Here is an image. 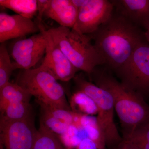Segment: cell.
<instances>
[{"label":"cell","mask_w":149,"mask_h":149,"mask_svg":"<svg viewBox=\"0 0 149 149\" xmlns=\"http://www.w3.org/2000/svg\"><path fill=\"white\" fill-rule=\"evenodd\" d=\"M105 65L115 70L126 62L140 43L144 31L114 10L110 18L90 35Z\"/></svg>","instance_id":"obj_1"},{"label":"cell","mask_w":149,"mask_h":149,"mask_svg":"<svg viewBox=\"0 0 149 149\" xmlns=\"http://www.w3.org/2000/svg\"><path fill=\"white\" fill-rule=\"evenodd\" d=\"M93 75L96 85L108 91L124 132V138L149 122V107L139 93L118 82L105 69L95 68Z\"/></svg>","instance_id":"obj_2"},{"label":"cell","mask_w":149,"mask_h":149,"mask_svg":"<svg viewBox=\"0 0 149 149\" xmlns=\"http://www.w3.org/2000/svg\"><path fill=\"white\" fill-rule=\"evenodd\" d=\"M55 43L77 69L91 75L96 68L105 65L90 35L80 34L68 27H52L47 29Z\"/></svg>","instance_id":"obj_3"},{"label":"cell","mask_w":149,"mask_h":149,"mask_svg":"<svg viewBox=\"0 0 149 149\" xmlns=\"http://www.w3.org/2000/svg\"><path fill=\"white\" fill-rule=\"evenodd\" d=\"M16 83L35 97L39 104L72 111L63 87L49 70L41 65L21 70Z\"/></svg>","instance_id":"obj_4"},{"label":"cell","mask_w":149,"mask_h":149,"mask_svg":"<svg viewBox=\"0 0 149 149\" xmlns=\"http://www.w3.org/2000/svg\"><path fill=\"white\" fill-rule=\"evenodd\" d=\"M77 90L85 93L95 103L98 109L97 118L105 137L107 147L116 148L123 141L118 133L114 119L113 99L110 93L90 82L82 76L76 74L73 78Z\"/></svg>","instance_id":"obj_5"},{"label":"cell","mask_w":149,"mask_h":149,"mask_svg":"<svg viewBox=\"0 0 149 149\" xmlns=\"http://www.w3.org/2000/svg\"><path fill=\"white\" fill-rule=\"evenodd\" d=\"M114 71L126 87L142 95L149 94V45L146 40L140 43L126 62Z\"/></svg>","instance_id":"obj_6"},{"label":"cell","mask_w":149,"mask_h":149,"mask_svg":"<svg viewBox=\"0 0 149 149\" xmlns=\"http://www.w3.org/2000/svg\"><path fill=\"white\" fill-rule=\"evenodd\" d=\"M40 30L28 38L17 39L11 44L8 51L15 70L32 69L45 54L46 37Z\"/></svg>","instance_id":"obj_7"},{"label":"cell","mask_w":149,"mask_h":149,"mask_svg":"<svg viewBox=\"0 0 149 149\" xmlns=\"http://www.w3.org/2000/svg\"><path fill=\"white\" fill-rule=\"evenodd\" d=\"M37 130L31 116L22 120L0 119V149H32Z\"/></svg>","instance_id":"obj_8"},{"label":"cell","mask_w":149,"mask_h":149,"mask_svg":"<svg viewBox=\"0 0 149 149\" xmlns=\"http://www.w3.org/2000/svg\"><path fill=\"white\" fill-rule=\"evenodd\" d=\"M114 10L111 1L88 0L78 9L77 20L72 29L80 34L91 35L110 18Z\"/></svg>","instance_id":"obj_9"},{"label":"cell","mask_w":149,"mask_h":149,"mask_svg":"<svg viewBox=\"0 0 149 149\" xmlns=\"http://www.w3.org/2000/svg\"><path fill=\"white\" fill-rule=\"evenodd\" d=\"M46 39L45 56L41 66L50 71L58 80L68 82L73 79L78 71L63 52L54 42L42 23L38 24Z\"/></svg>","instance_id":"obj_10"},{"label":"cell","mask_w":149,"mask_h":149,"mask_svg":"<svg viewBox=\"0 0 149 149\" xmlns=\"http://www.w3.org/2000/svg\"><path fill=\"white\" fill-rule=\"evenodd\" d=\"M40 32L39 25L32 19L18 14L0 13V42L12 39L22 38L27 35Z\"/></svg>","instance_id":"obj_11"},{"label":"cell","mask_w":149,"mask_h":149,"mask_svg":"<svg viewBox=\"0 0 149 149\" xmlns=\"http://www.w3.org/2000/svg\"><path fill=\"white\" fill-rule=\"evenodd\" d=\"M111 1L116 12L136 26L144 29L149 22V0Z\"/></svg>","instance_id":"obj_12"},{"label":"cell","mask_w":149,"mask_h":149,"mask_svg":"<svg viewBox=\"0 0 149 149\" xmlns=\"http://www.w3.org/2000/svg\"><path fill=\"white\" fill-rule=\"evenodd\" d=\"M78 12L72 0H49L44 16L56 21L60 26L72 29Z\"/></svg>","instance_id":"obj_13"},{"label":"cell","mask_w":149,"mask_h":149,"mask_svg":"<svg viewBox=\"0 0 149 149\" xmlns=\"http://www.w3.org/2000/svg\"><path fill=\"white\" fill-rule=\"evenodd\" d=\"M32 96L20 85L8 82L0 88V110L11 103H29Z\"/></svg>","instance_id":"obj_14"},{"label":"cell","mask_w":149,"mask_h":149,"mask_svg":"<svg viewBox=\"0 0 149 149\" xmlns=\"http://www.w3.org/2000/svg\"><path fill=\"white\" fill-rule=\"evenodd\" d=\"M80 123L88 139L95 143L98 149H105V137L97 117L81 114Z\"/></svg>","instance_id":"obj_15"},{"label":"cell","mask_w":149,"mask_h":149,"mask_svg":"<svg viewBox=\"0 0 149 149\" xmlns=\"http://www.w3.org/2000/svg\"><path fill=\"white\" fill-rule=\"evenodd\" d=\"M70 107L72 111L80 114L91 116L97 115V108L94 101L79 90H77L71 96Z\"/></svg>","instance_id":"obj_16"},{"label":"cell","mask_w":149,"mask_h":149,"mask_svg":"<svg viewBox=\"0 0 149 149\" xmlns=\"http://www.w3.org/2000/svg\"><path fill=\"white\" fill-rule=\"evenodd\" d=\"M0 5L30 19L37 13L36 0H0Z\"/></svg>","instance_id":"obj_17"},{"label":"cell","mask_w":149,"mask_h":149,"mask_svg":"<svg viewBox=\"0 0 149 149\" xmlns=\"http://www.w3.org/2000/svg\"><path fill=\"white\" fill-rule=\"evenodd\" d=\"M59 139L40 123L32 149H64Z\"/></svg>","instance_id":"obj_18"},{"label":"cell","mask_w":149,"mask_h":149,"mask_svg":"<svg viewBox=\"0 0 149 149\" xmlns=\"http://www.w3.org/2000/svg\"><path fill=\"white\" fill-rule=\"evenodd\" d=\"M1 111V118L8 120H22L30 117L31 107L29 103H11Z\"/></svg>","instance_id":"obj_19"},{"label":"cell","mask_w":149,"mask_h":149,"mask_svg":"<svg viewBox=\"0 0 149 149\" xmlns=\"http://www.w3.org/2000/svg\"><path fill=\"white\" fill-rule=\"evenodd\" d=\"M15 70L11 57L5 43L0 45V88L7 83Z\"/></svg>","instance_id":"obj_20"},{"label":"cell","mask_w":149,"mask_h":149,"mask_svg":"<svg viewBox=\"0 0 149 149\" xmlns=\"http://www.w3.org/2000/svg\"><path fill=\"white\" fill-rule=\"evenodd\" d=\"M123 139L136 149H149V122L139 127Z\"/></svg>","instance_id":"obj_21"},{"label":"cell","mask_w":149,"mask_h":149,"mask_svg":"<svg viewBox=\"0 0 149 149\" xmlns=\"http://www.w3.org/2000/svg\"><path fill=\"white\" fill-rule=\"evenodd\" d=\"M84 130L77 128L74 124L69 125L65 132L59 136V139L67 149H76L78 145L85 139L81 136V132Z\"/></svg>","instance_id":"obj_22"},{"label":"cell","mask_w":149,"mask_h":149,"mask_svg":"<svg viewBox=\"0 0 149 149\" xmlns=\"http://www.w3.org/2000/svg\"><path fill=\"white\" fill-rule=\"evenodd\" d=\"M42 111L40 123L47 129L58 137L65 132L70 125L61 122L43 110H42Z\"/></svg>","instance_id":"obj_23"},{"label":"cell","mask_w":149,"mask_h":149,"mask_svg":"<svg viewBox=\"0 0 149 149\" xmlns=\"http://www.w3.org/2000/svg\"><path fill=\"white\" fill-rule=\"evenodd\" d=\"M42 110L47 112L54 117L68 125H72L74 122V112L72 111L58 108L40 104Z\"/></svg>","instance_id":"obj_24"},{"label":"cell","mask_w":149,"mask_h":149,"mask_svg":"<svg viewBox=\"0 0 149 149\" xmlns=\"http://www.w3.org/2000/svg\"><path fill=\"white\" fill-rule=\"evenodd\" d=\"M49 0H38L37 1V24L42 23V20L46 9L48 5Z\"/></svg>","instance_id":"obj_25"},{"label":"cell","mask_w":149,"mask_h":149,"mask_svg":"<svg viewBox=\"0 0 149 149\" xmlns=\"http://www.w3.org/2000/svg\"><path fill=\"white\" fill-rule=\"evenodd\" d=\"M76 149H98L95 143L88 139H85L80 142Z\"/></svg>","instance_id":"obj_26"},{"label":"cell","mask_w":149,"mask_h":149,"mask_svg":"<svg viewBox=\"0 0 149 149\" xmlns=\"http://www.w3.org/2000/svg\"><path fill=\"white\" fill-rule=\"evenodd\" d=\"M113 149H136V148L128 141L123 139L122 142L116 148Z\"/></svg>","instance_id":"obj_27"},{"label":"cell","mask_w":149,"mask_h":149,"mask_svg":"<svg viewBox=\"0 0 149 149\" xmlns=\"http://www.w3.org/2000/svg\"><path fill=\"white\" fill-rule=\"evenodd\" d=\"M72 3L78 9L82 8L87 3L88 0H72Z\"/></svg>","instance_id":"obj_28"},{"label":"cell","mask_w":149,"mask_h":149,"mask_svg":"<svg viewBox=\"0 0 149 149\" xmlns=\"http://www.w3.org/2000/svg\"><path fill=\"white\" fill-rule=\"evenodd\" d=\"M144 29H145L144 35H145V38L148 43L149 45V22L147 24Z\"/></svg>","instance_id":"obj_29"},{"label":"cell","mask_w":149,"mask_h":149,"mask_svg":"<svg viewBox=\"0 0 149 149\" xmlns=\"http://www.w3.org/2000/svg\"></svg>","instance_id":"obj_30"}]
</instances>
